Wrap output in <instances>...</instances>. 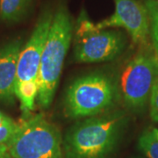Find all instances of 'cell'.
Instances as JSON below:
<instances>
[{
	"mask_svg": "<svg viewBox=\"0 0 158 158\" xmlns=\"http://www.w3.org/2000/svg\"><path fill=\"white\" fill-rule=\"evenodd\" d=\"M156 129H146L139 137L138 147L148 158H158V136Z\"/></svg>",
	"mask_w": 158,
	"mask_h": 158,
	"instance_id": "cell-11",
	"label": "cell"
},
{
	"mask_svg": "<svg viewBox=\"0 0 158 158\" xmlns=\"http://www.w3.org/2000/svg\"><path fill=\"white\" fill-rule=\"evenodd\" d=\"M22 47L20 39L11 40L0 46V105L15 104L18 61Z\"/></svg>",
	"mask_w": 158,
	"mask_h": 158,
	"instance_id": "cell-9",
	"label": "cell"
},
{
	"mask_svg": "<svg viewBox=\"0 0 158 158\" xmlns=\"http://www.w3.org/2000/svg\"><path fill=\"white\" fill-rule=\"evenodd\" d=\"M19 128V123L0 111V144L8 145Z\"/></svg>",
	"mask_w": 158,
	"mask_h": 158,
	"instance_id": "cell-12",
	"label": "cell"
},
{
	"mask_svg": "<svg viewBox=\"0 0 158 158\" xmlns=\"http://www.w3.org/2000/svg\"><path fill=\"white\" fill-rule=\"evenodd\" d=\"M33 0H0V20L6 24L22 21L28 14Z\"/></svg>",
	"mask_w": 158,
	"mask_h": 158,
	"instance_id": "cell-10",
	"label": "cell"
},
{
	"mask_svg": "<svg viewBox=\"0 0 158 158\" xmlns=\"http://www.w3.org/2000/svg\"><path fill=\"white\" fill-rule=\"evenodd\" d=\"M150 118L154 122H158V78L153 86L149 98Z\"/></svg>",
	"mask_w": 158,
	"mask_h": 158,
	"instance_id": "cell-14",
	"label": "cell"
},
{
	"mask_svg": "<svg viewBox=\"0 0 158 158\" xmlns=\"http://www.w3.org/2000/svg\"><path fill=\"white\" fill-rule=\"evenodd\" d=\"M54 14L47 10L40 16L28 40L23 45L18 61L15 86L28 82H38L40 63Z\"/></svg>",
	"mask_w": 158,
	"mask_h": 158,
	"instance_id": "cell-8",
	"label": "cell"
},
{
	"mask_svg": "<svg viewBox=\"0 0 158 158\" xmlns=\"http://www.w3.org/2000/svg\"><path fill=\"white\" fill-rule=\"evenodd\" d=\"M131 158H142V157H140V156H135V157H131Z\"/></svg>",
	"mask_w": 158,
	"mask_h": 158,
	"instance_id": "cell-16",
	"label": "cell"
},
{
	"mask_svg": "<svg viewBox=\"0 0 158 158\" xmlns=\"http://www.w3.org/2000/svg\"><path fill=\"white\" fill-rule=\"evenodd\" d=\"M145 6L147 8L150 22V31L153 44L155 47L156 54L158 56V1L146 0Z\"/></svg>",
	"mask_w": 158,
	"mask_h": 158,
	"instance_id": "cell-13",
	"label": "cell"
},
{
	"mask_svg": "<svg viewBox=\"0 0 158 158\" xmlns=\"http://www.w3.org/2000/svg\"><path fill=\"white\" fill-rule=\"evenodd\" d=\"M129 118L123 111L103 113L70 127L62 140L64 158H112Z\"/></svg>",
	"mask_w": 158,
	"mask_h": 158,
	"instance_id": "cell-1",
	"label": "cell"
},
{
	"mask_svg": "<svg viewBox=\"0 0 158 158\" xmlns=\"http://www.w3.org/2000/svg\"><path fill=\"white\" fill-rule=\"evenodd\" d=\"M158 78V56L144 52L135 56L125 67L118 85V95L126 106L140 112L149 100Z\"/></svg>",
	"mask_w": 158,
	"mask_h": 158,
	"instance_id": "cell-6",
	"label": "cell"
},
{
	"mask_svg": "<svg viewBox=\"0 0 158 158\" xmlns=\"http://www.w3.org/2000/svg\"><path fill=\"white\" fill-rule=\"evenodd\" d=\"M118 84L108 74L96 71L76 79L64 99L69 118H88L99 115L112 107L118 98Z\"/></svg>",
	"mask_w": 158,
	"mask_h": 158,
	"instance_id": "cell-3",
	"label": "cell"
},
{
	"mask_svg": "<svg viewBox=\"0 0 158 158\" xmlns=\"http://www.w3.org/2000/svg\"><path fill=\"white\" fill-rule=\"evenodd\" d=\"M113 15L97 23L98 29L122 27L135 44H145L150 32L149 16L146 6L137 0H113Z\"/></svg>",
	"mask_w": 158,
	"mask_h": 158,
	"instance_id": "cell-7",
	"label": "cell"
},
{
	"mask_svg": "<svg viewBox=\"0 0 158 158\" xmlns=\"http://www.w3.org/2000/svg\"><path fill=\"white\" fill-rule=\"evenodd\" d=\"M156 135H157V136H158V129H156Z\"/></svg>",
	"mask_w": 158,
	"mask_h": 158,
	"instance_id": "cell-17",
	"label": "cell"
},
{
	"mask_svg": "<svg viewBox=\"0 0 158 158\" xmlns=\"http://www.w3.org/2000/svg\"><path fill=\"white\" fill-rule=\"evenodd\" d=\"M127 39L121 32L98 29L85 11L76 26L74 57L76 61L93 63L112 61L125 49Z\"/></svg>",
	"mask_w": 158,
	"mask_h": 158,
	"instance_id": "cell-5",
	"label": "cell"
},
{
	"mask_svg": "<svg viewBox=\"0 0 158 158\" xmlns=\"http://www.w3.org/2000/svg\"><path fill=\"white\" fill-rule=\"evenodd\" d=\"M0 158H11L9 148L4 144H0Z\"/></svg>",
	"mask_w": 158,
	"mask_h": 158,
	"instance_id": "cell-15",
	"label": "cell"
},
{
	"mask_svg": "<svg viewBox=\"0 0 158 158\" xmlns=\"http://www.w3.org/2000/svg\"><path fill=\"white\" fill-rule=\"evenodd\" d=\"M73 21L67 7L61 5L54 14L40 63L38 105L51 106L62 73L63 62L73 36Z\"/></svg>",
	"mask_w": 158,
	"mask_h": 158,
	"instance_id": "cell-2",
	"label": "cell"
},
{
	"mask_svg": "<svg viewBox=\"0 0 158 158\" xmlns=\"http://www.w3.org/2000/svg\"><path fill=\"white\" fill-rule=\"evenodd\" d=\"M7 147L11 158H63L62 135L43 114L19 124Z\"/></svg>",
	"mask_w": 158,
	"mask_h": 158,
	"instance_id": "cell-4",
	"label": "cell"
}]
</instances>
